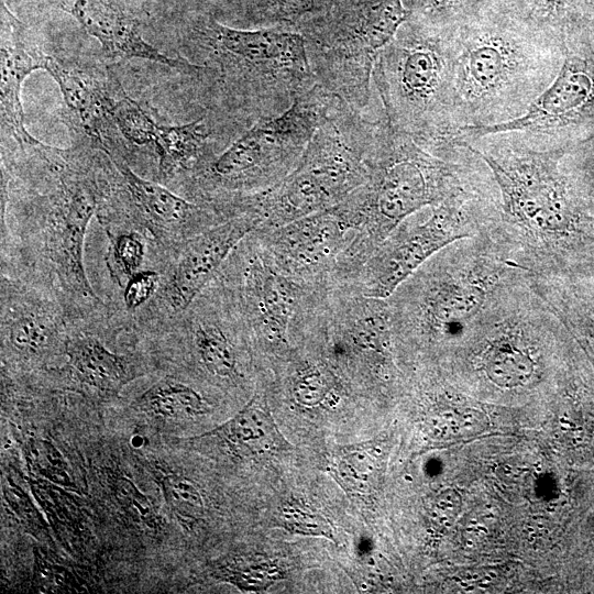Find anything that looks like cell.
Instances as JSON below:
<instances>
[{"label": "cell", "mask_w": 594, "mask_h": 594, "mask_svg": "<svg viewBox=\"0 0 594 594\" xmlns=\"http://www.w3.org/2000/svg\"><path fill=\"white\" fill-rule=\"evenodd\" d=\"M21 153L1 164V274L55 297L68 319L90 315L107 305L88 278L84 245L106 194L109 158L81 141Z\"/></svg>", "instance_id": "6da1fadb"}, {"label": "cell", "mask_w": 594, "mask_h": 594, "mask_svg": "<svg viewBox=\"0 0 594 594\" xmlns=\"http://www.w3.org/2000/svg\"><path fill=\"white\" fill-rule=\"evenodd\" d=\"M460 142L492 172L501 206L486 233L516 266L569 282L592 272L594 215L561 166L571 148H536L517 132Z\"/></svg>", "instance_id": "7a4b0ae2"}, {"label": "cell", "mask_w": 594, "mask_h": 594, "mask_svg": "<svg viewBox=\"0 0 594 594\" xmlns=\"http://www.w3.org/2000/svg\"><path fill=\"white\" fill-rule=\"evenodd\" d=\"M457 143L447 154L435 153L391 124L383 112L366 160V179L342 200L355 231L331 279L351 282L406 218L492 175L470 146Z\"/></svg>", "instance_id": "3957f363"}, {"label": "cell", "mask_w": 594, "mask_h": 594, "mask_svg": "<svg viewBox=\"0 0 594 594\" xmlns=\"http://www.w3.org/2000/svg\"><path fill=\"white\" fill-rule=\"evenodd\" d=\"M448 42L464 127H493L521 117L563 61L562 40L497 0L449 33Z\"/></svg>", "instance_id": "277c9868"}, {"label": "cell", "mask_w": 594, "mask_h": 594, "mask_svg": "<svg viewBox=\"0 0 594 594\" xmlns=\"http://www.w3.org/2000/svg\"><path fill=\"white\" fill-rule=\"evenodd\" d=\"M524 273L486 231L449 244L387 298L396 349L452 350L490 301Z\"/></svg>", "instance_id": "5b68a950"}, {"label": "cell", "mask_w": 594, "mask_h": 594, "mask_svg": "<svg viewBox=\"0 0 594 594\" xmlns=\"http://www.w3.org/2000/svg\"><path fill=\"white\" fill-rule=\"evenodd\" d=\"M227 101L253 125L285 111L316 85L304 36L283 26L244 30L212 15L197 18L189 30Z\"/></svg>", "instance_id": "8992f818"}, {"label": "cell", "mask_w": 594, "mask_h": 594, "mask_svg": "<svg viewBox=\"0 0 594 594\" xmlns=\"http://www.w3.org/2000/svg\"><path fill=\"white\" fill-rule=\"evenodd\" d=\"M381 116L371 120L338 99L293 172L265 190L231 196L237 213L272 229L340 204L366 179Z\"/></svg>", "instance_id": "52a82bcc"}, {"label": "cell", "mask_w": 594, "mask_h": 594, "mask_svg": "<svg viewBox=\"0 0 594 594\" xmlns=\"http://www.w3.org/2000/svg\"><path fill=\"white\" fill-rule=\"evenodd\" d=\"M387 120L444 154L464 127L454 94L448 34L411 16L378 53L372 73Z\"/></svg>", "instance_id": "ba28073f"}, {"label": "cell", "mask_w": 594, "mask_h": 594, "mask_svg": "<svg viewBox=\"0 0 594 594\" xmlns=\"http://www.w3.org/2000/svg\"><path fill=\"white\" fill-rule=\"evenodd\" d=\"M564 329L525 272L490 301L452 351L488 387L518 392L541 381L546 353Z\"/></svg>", "instance_id": "9c48e42d"}, {"label": "cell", "mask_w": 594, "mask_h": 594, "mask_svg": "<svg viewBox=\"0 0 594 594\" xmlns=\"http://www.w3.org/2000/svg\"><path fill=\"white\" fill-rule=\"evenodd\" d=\"M338 99L316 84L282 113L260 119L185 184L187 198L212 201L273 187L296 167Z\"/></svg>", "instance_id": "30bf717a"}, {"label": "cell", "mask_w": 594, "mask_h": 594, "mask_svg": "<svg viewBox=\"0 0 594 594\" xmlns=\"http://www.w3.org/2000/svg\"><path fill=\"white\" fill-rule=\"evenodd\" d=\"M410 15L403 0H334L297 29L316 84L364 111L376 57Z\"/></svg>", "instance_id": "8fae6325"}, {"label": "cell", "mask_w": 594, "mask_h": 594, "mask_svg": "<svg viewBox=\"0 0 594 594\" xmlns=\"http://www.w3.org/2000/svg\"><path fill=\"white\" fill-rule=\"evenodd\" d=\"M501 197L490 177L406 218L346 283L369 297L388 298L426 261L449 244L486 231L499 213Z\"/></svg>", "instance_id": "7c38bea8"}, {"label": "cell", "mask_w": 594, "mask_h": 594, "mask_svg": "<svg viewBox=\"0 0 594 594\" xmlns=\"http://www.w3.org/2000/svg\"><path fill=\"white\" fill-rule=\"evenodd\" d=\"M103 152L110 166L97 220L103 230L128 228L143 233L151 246L148 267L158 270L188 239L231 219L220 204L182 197L136 174L122 153Z\"/></svg>", "instance_id": "4fadbf2b"}, {"label": "cell", "mask_w": 594, "mask_h": 594, "mask_svg": "<svg viewBox=\"0 0 594 594\" xmlns=\"http://www.w3.org/2000/svg\"><path fill=\"white\" fill-rule=\"evenodd\" d=\"M211 282L240 318L254 351L276 360L286 355L293 319L314 285L283 273L253 231L237 244Z\"/></svg>", "instance_id": "5bb4252c"}, {"label": "cell", "mask_w": 594, "mask_h": 594, "mask_svg": "<svg viewBox=\"0 0 594 594\" xmlns=\"http://www.w3.org/2000/svg\"><path fill=\"white\" fill-rule=\"evenodd\" d=\"M517 132L541 150L572 148L594 136V48L580 33L563 38V61L551 85L521 117L493 127H464L460 141Z\"/></svg>", "instance_id": "9a60e30c"}, {"label": "cell", "mask_w": 594, "mask_h": 594, "mask_svg": "<svg viewBox=\"0 0 594 594\" xmlns=\"http://www.w3.org/2000/svg\"><path fill=\"white\" fill-rule=\"evenodd\" d=\"M151 343L183 351L208 377L228 384L248 380L251 339L235 311L210 282L178 316L144 334Z\"/></svg>", "instance_id": "2e32d148"}, {"label": "cell", "mask_w": 594, "mask_h": 594, "mask_svg": "<svg viewBox=\"0 0 594 594\" xmlns=\"http://www.w3.org/2000/svg\"><path fill=\"white\" fill-rule=\"evenodd\" d=\"M133 327L132 319L113 301L90 315L68 320L66 362L59 377L99 398L118 397L135 378L148 372L141 344L121 351L114 343Z\"/></svg>", "instance_id": "e0dca14e"}, {"label": "cell", "mask_w": 594, "mask_h": 594, "mask_svg": "<svg viewBox=\"0 0 594 594\" xmlns=\"http://www.w3.org/2000/svg\"><path fill=\"white\" fill-rule=\"evenodd\" d=\"M257 228L254 217L241 215L184 242L158 268L157 292L131 317L134 328L147 334L182 314L212 280L237 244Z\"/></svg>", "instance_id": "ac0fdd59"}, {"label": "cell", "mask_w": 594, "mask_h": 594, "mask_svg": "<svg viewBox=\"0 0 594 594\" xmlns=\"http://www.w3.org/2000/svg\"><path fill=\"white\" fill-rule=\"evenodd\" d=\"M0 277L3 360L19 369H45L65 356L68 317L62 304L30 283Z\"/></svg>", "instance_id": "d6986e66"}, {"label": "cell", "mask_w": 594, "mask_h": 594, "mask_svg": "<svg viewBox=\"0 0 594 594\" xmlns=\"http://www.w3.org/2000/svg\"><path fill=\"white\" fill-rule=\"evenodd\" d=\"M273 263L306 285L328 279L354 234L342 201L272 229L253 231Z\"/></svg>", "instance_id": "ffe728a7"}, {"label": "cell", "mask_w": 594, "mask_h": 594, "mask_svg": "<svg viewBox=\"0 0 594 594\" xmlns=\"http://www.w3.org/2000/svg\"><path fill=\"white\" fill-rule=\"evenodd\" d=\"M44 69L57 82L65 105L68 124L86 142L98 150H113L109 139L112 128V107L118 88V79L108 74L101 79L92 69L46 55Z\"/></svg>", "instance_id": "44dd1931"}, {"label": "cell", "mask_w": 594, "mask_h": 594, "mask_svg": "<svg viewBox=\"0 0 594 594\" xmlns=\"http://www.w3.org/2000/svg\"><path fill=\"white\" fill-rule=\"evenodd\" d=\"M62 9L100 43L107 58H142L195 78L209 77L208 66L172 58L151 45L143 37L139 21L112 0H67Z\"/></svg>", "instance_id": "7402d4cb"}, {"label": "cell", "mask_w": 594, "mask_h": 594, "mask_svg": "<svg viewBox=\"0 0 594 594\" xmlns=\"http://www.w3.org/2000/svg\"><path fill=\"white\" fill-rule=\"evenodd\" d=\"M46 55L32 41L29 29L1 1V127L21 152L41 143L25 129L21 89L32 72L44 69Z\"/></svg>", "instance_id": "603a6c76"}, {"label": "cell", "mask_w": 594, "mask_h": 594, "mask_svg": "<svg viewBox=\"0 0 594 594\" xmlns=\"http://www.w3.org/2000/svg\"><path fill=\"white\" fill-rule=\"evenodd\" d=\"M212 135L206 116L177 124H158L153 145L157 154V182L184 176L186 183L217 154L209 147Z\"/></svg>", "instance_id": "cb8c5ba5"}, {"label": "cell", "mask_w": 594, "mask_h": 594, "mask_svg": "<svg viewBox=\"0 0 594 594\" xmlns=\"http://www.w3.org/2000/svg\"><path fill=\"white\" fill-rule=\"evenodd\" d=\"M205 435L216 436L240 457L277 455L289 448L272 416L267 396L256 392L228 421Z\"/></svg>", "instance_id": "d4e9b609"}, {"label": "cell", "mask_w": 594, "mask_h": 594, "mask_svg": "<svg viewBox=\"0 0 594 594\" xmlns=\"http://www.w3.org/2000/svg\"><path fill=\"white\" fill-rule=\"evenodd\" d=\"M209 406L207 398L197 387L175 374L164 375L131 403L135 411L163 420L204 415Z\"/></svg>", "instance_id": "484cf974"}, {"label": "cell", "mask_w": 594, "mask_h": 594, "mask_svg": "<svg viewBox=\"0 0 594 594\" xmlns=\"http://www.w3.org/2000/svg\"><path fill=\"white\" fill-rule=\"evenodd\" d=\"M548 33L563 38L579 29L584 0H497Z\"/></svg>", "instance_id": "4316f807"}, {"label": "cell", "mask_w": 594, "mask_h": 594, "mask_svg": "<svg viewBox=\"0 0 594 594\" xmlns=\"http://www.w3.org/2000/svg\"><path fill=\"white\" fill-rule=\"evenodd\" d=\"M103 231L108 240L106 265L113 284L122 289L133 274L148 267L150 242L134 229L110 228Z\"/></svg>", "instance_id": "83f0119b"}, {"label": "cell", "mask_w": 594, "mask_h": 594, "mask_svg": "<svg viewBox=\"0 0 594 594\" xmlns=\"http://www.w3.org/2000/svg\"><path fill=\"white\" fill-rule=\"evenodd\" d=\"M336 481L350 494H369L376 472L375 442H363L338 449L329 459Z\"/></svg>", "instance_id": "f1b7e54d"}, {"label": "cell", "mask_w": 594, "mask_h": 594, "mask_svg": "<svg viewBox=\"0 0 594 594\" xmlns=\"http://www.w3.org/2000/svg\"><path fill=\"white\" fill-rule=\"evenodd\" d=\"M212 576L244 592H262L282 578L271 560L258 556H234L213 564Z\"/></svg>", "instance_id": "f546056e"}, {"label": "cell", "mask_w": 594, "mask_h": 594, "mask_svg": "<svg viewBox=\"0 0 594 594\" xmlns=\"http://www.w3.org/2000/svg\"><path fill=\"white\" fill-rule=\"evenodd\" d=\"M155 479L161 487L164 501L172 515L187 528H191L201 519L205 506L196 485L176 472L158 470Z\"/></svg>", "instance_id": "4dcf8cb0"}, {"label": "cell", "mask_w": 594, "mask_h": 594, "mask_svg": "<svg viewBox=\"0 0 594 594\" xmlns=\"http://www.w3.org/2000/svg\"><path fill=\"white\" fill-rule=\"evenodd\" d=\"M112 120L119 133L134 145L153 144L158 123L122 87L117 90Z\"/></svg>", "instance_id": "1f68e13d"}, {"label": "cell", "mask_w": 594, "mask_h": 594, "mask_svg": "<svg viewBox=\"0 0 594 594\" xmlns=\"http://www.w3.org/2000/svg\"><path fill=\"white\" fill-rule=\"evenodd\" d=\"M23 454L31 473L64 488L76 490L66 459L51 441L31 438L23 447Z\"/></svg>", "instance_id": "d6a6232c"}, {"label": "cell", "mask_w": 594, "mask_h": 594, "mask_svg": "<svg viewBox=\"0 0 594 594\" xmlns=\"http://www.w3.org/2000/svg\"><path fill=\"white\" fill-rule=\"evenodd\" d=\"M279 518L282 526L292 534L336 541L331 522L302 501H288L282 507Z\"/></svg>", "instance_id": "836d02e7"}, {"label": "cell", "mask_w": 594, "mask_h": 594, "mask_svg": "<svg viewBox=\"0 0 594 594\" xmlns=\"http://www.w3.org/2000/svg\"><path fill=\"white\" fill-rule=\"evenodd\" d=\"M161 283V272L145 267L133 274L121 289V297L113 301L124 314L133 317L154 297Z\"/></svg>", "instance_id": "e575fe53"}, {"label": "cell", "mask_w": 594, "mask_h": 594, "mask_svg": "<svg viewBox=\"0 0 594 594\" xmlns=\"http://www.w3.org/2000/svg\"><path fill=\"white\" fill-rule=\"evenodd\" d=\"M114 496L129 517L138 524L155 529L158 525L157 514L151 501L129 477L119 476L113 486Z\"/></svg>", "instance_id": "d590c367"}, {"label": "cell", "mask_w": 594, "mask_h": 594, "mask_svg": "<svg viewBox=\"0 0 594 594\" xmlns=\"http://www.w3.org/2000/svg\"><path fill=\"white\" fill-rule=\"evenodd\" d=\"M3 492L8 504L23 524L31 528L32 532L41 531L44 527V521L30 497L11 481H8L3 487Z\"/></svg>", "instance_id": "8d00e7d4"}, {"label": "cell", "mask_w": 594, "mask_h": 594, "mask_svg": "<svg viewBox=\"0 0 594 594\" xmlns=\"http://www.w3.org/2000/svg\"><path fill=\"white\" fill-rule=\"evenodd\" d=\"M1 1L6 2L9 6V4H12V3H19L22 0H1Z\"/></svg>", "instance_id": "74e56055"}]
</instances>
